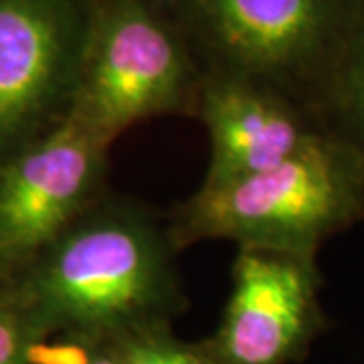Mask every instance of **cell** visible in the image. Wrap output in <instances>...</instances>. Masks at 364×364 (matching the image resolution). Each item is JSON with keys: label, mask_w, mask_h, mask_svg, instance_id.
<instances>
[{"label": "cell", "mask_w": 364, "mask_h": 364, "mask_svg": "<svg viewBox=\"0 0 364 364\" xmlns=\"http://www.w3.org/2000/svg\"><path fill=\"white\" fill-rule=\"evenodd\" d=\"M105 342L63 334L61 338H37L28 344L26 364H91Z\"/></svg>", "instance_id": "cell-11"}, {"label": "cell", "mask_w": 364, "mask_h": 364, "mask_svg": "<svg viewBox=\"0 0 364 364\" xmlns=\"http://www.w3.org/2000/svg\"><path fill=\"white\" fill-rule=\"evenodd\" d=\"M364 219V152L336 132H324L272 168L203 186L174 208V247L225 239L318 261L326 243Z\"/></svg>", "instance_id": "cell-2"}, {"label": "cell", "mask_w": 364, "mask_h": 364, "mask_svg": "<svg viewBox=\"0 0 364 364\" xmlns=\"http://www.w3.org/2000/svg\"><path fill=\"white\" fill-rule=\"evenodd\" d=\"M91 364H122L119 363L116 342H105L104 346L100 348V352L95 354V358H93Z\"/></svg>", "instance_id": "cell-13"}, {"label": "cell", "mask_w": 364, "mask_h": 364, "mask_svg": "<svg viewBox=\"0 0 364 364\" xmlns=\"http://www.w3.org/2000/svg\"><path fill=\"white\" fill-rule=\"evenodd\" d=\"M195 116L210 142L203 186L272 168L330 132L318 112L284 91L223 73H203Z\"/></svg>", "instance_id": "cell-8"}, {"label": "cell", "mask_w": 364, "mask_h": 364, "mask_svg": "<svg viewBox=\"0 0 364 364\" xmlns=\"http://www.w3.org/2000/svg\"><path fill=\"white\" fill-rule=\"evenodd\" d=\"M122 364H213L200 344L174 338L168 328H158L116 342Z\"/></svg>", "instance_id": "cell-10"}, {"label": "cell", "mask_w": 364, "mask_h": 364, "mask_svg": "<svg viewBox=\"0 0 364 364\" xmlns=\"http://www.w3.org/2000/svg\"><path fill=\"white\" fill-rule=\"evenodd\" d=\"M320 116L330 130L364 152V0L356 2L346 39L322 93Z\"/></svg>", "instance_id": "cell-9"}, {"label": "cell", "mask_w": 364, "mask_h": 364, "mask_svg": "<svg viewBox=\"0 0 364 364\" xmlns=\"http://www.w3.org/2000/svg\"><path fill=\"white\" fill-rule=\"evenodd\" d=\"M109 148L59 119L0 168V261L33 259L100 198Z\"/></svg>", "instance_id": "cell-6"}, {"label": "cell", "mask_w": 364, "mask_h": 364, "mask_svg": "<svg viewBox=\"0 0 364 364\" xmlns=\"http://www.w3.org/2000/svg\"><path fill=\"white\" fill-rule=\"evenodd\" d=\"M91 0H0V144L57 112L75 85Z\"/></svg>", "instance_id": "cell-7"}, {"label": "cell", "mask_w": 364, "mask_h": 364, "mask_svg": "<svg viewBox=\"0 0 364 364\" xmlns=\"http://www.w3.org/2000/svg\"><path fill=\"white\" fill-rule=\"evenodd\" d=\"M154 2L181 28L195 57H205L203 73L257 81L320 114L358 0Z\"/></svg>", "instance_id": "cell-4"}, {"label": "cell", "mask_w": 364, "mask_h": 364, "mask_svg": "<svg viewBox=\"0 0 364 364\" xmlns=\"http://www.w3.org/2000/svg\"><path fill=\"white\" fill-rule=\"evenodd\" d=\"M176 251L146 210L97 200L41 251L13 298L37 338L119 342L168 328L186 306Z\"/></svg>", "instance_id": "cell-1"}, {"label": "cell", "mask_w": 364, "mask_h": 364, "mask_svg": "<svg viewBox=\"0 0 364 364\" xmlns=\"http://www.w3.org/2000/svg\"><path fill=\"white\" fill-rule=\"evenodd\" d=\"M324 328L318 261L239 249L221 322L200 346L213 364H291Z\"/></svg>", "instance_id": "cell-5"}, {"label": "cell", "mask_w": 364, "mask_h": 364, "mask_svg": "<svg viewBox=\"0 0 364 364\" xmlns=\"http://www.w3.org/2000/svg\"><path fill=\"white\" fill-rule=\"evenodd\" d=\"M203 71L154 0H91L63 119L112 148L146 119L195 114Z\"/></svg>", "instance_id": "cell-3"}, {"label": "cell", "mask_w": 364, "mask_h": 364, "mask_svg": "<svg viewBox=\"0 0 364 364\" xmlns=\"http://www.w3.org/2000/svg\"><path fill=\"white\" fill-rule=\"evenodd\" d=\"M37 334L13 296L0 298V364H26L28 344Z\"/></svg>", "instance_id": "cell-12"}]
</instances>
